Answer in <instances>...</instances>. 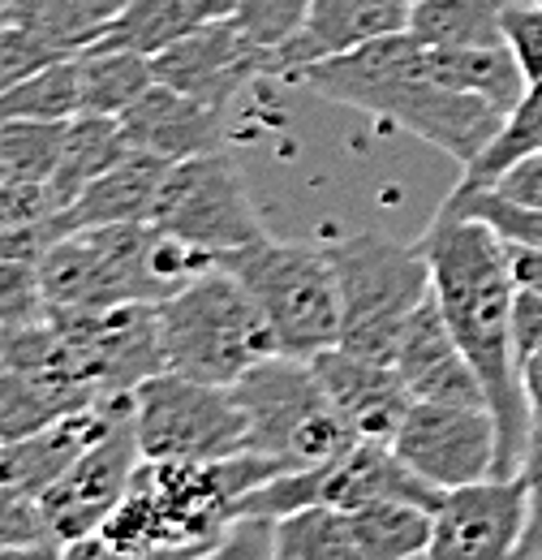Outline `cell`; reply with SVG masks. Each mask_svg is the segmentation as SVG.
<instances>
[{
	"label": "cell",
	"instance_id": "obj_1",
	"mask_svg": "<svg viewBox=\"0 0 542 560\" xmlns=\"http://www.w3.org/2000/svg\"><path fill=\"white\" fill-rule=\"evenodd\" d=\"M417 242L431 259L435 302L457 346L478 371L486 410L495 415L499 431L495 475H521L534 440V419L517 362V324H512L517 284L508 272V246L491 224L474 215H439V211Z\"/></svg>",
	"mask_w": 542,
	"mask_h": 560
},
{
	"label": "cell",
	"instance_id": "obj_2",
	"mask_svg": "<svg viewBox=\"0 0 542 560\" xmlns=\"http://www.w3.org/2000/svg\"><path fill=\"white\" fill-rule=\"evenodd\" d=\"M288 82L332 104L392 121L461 164H474L508 121V113H499L495 104L444 86L426 66V44L413 31H397L353 52L315 61Z\"/></svg>",
	"mask_w": 542,
	"mask_h": 560
},
{
	"label": "cell",
	"instance_id": "obj_3",
	"mask_svg": "<svg viewBox=\"0 0 542 560\" xmlns=\"http://www.w3.org/2000/svg\"><path fill=\"white\" fill-rule=\"evenodd\" d=\"M284 475L263 453H233L220 462H138L126 500L104 522V539L126 552L186 560L207 552L233 522L241 495Z\"/></svg>",
	"mask_w": 542,
	"mask_h": 560
},
{
	"label": "cell",
	"instance_id": "obj_4",
	"mask_svg": "<svg viewBox=\"0 0 542 560\" xmlns=\"http://www.w3.org/2000/svg\"><path fill=\"white\" fill-rule=\"evenodd\" d=\"M215 259L155 224H104L52 237L39 250L48 311H113L130 302H168Z\"/></svg>",
	"mask_w": 542,
	"mask_h": 560
},
{
	"label": "cell",
	"instance_id": "obj_5",
	"mask_svg": "<svg viewBox=\"0 0 542 560\" xmlns=\"http://www.w3.org/2000/svg\"><path fill=\"white\" fill-rule=\"evenodd\" d=\"M160 332L168 371L228 388L255 362L280 353L255 298L220 264H211L181 293L160 302Z\"/></svg>",
	"mask_w": 542,
	"mask_h": 560
},
{
	"label": "cell",
	"instance_id": "obj_6",
	"mask_svg": "<svg viewBox=\"0 0 542 560\" xmlns=\"http://www.w3.org/2000/svg\"><path fill=\"white\" fill-rule=\"evenodd\" d=\"M340 284V346L392 362L409 315L431 298V259L422 242L401 246L384 233H349L328 246Z\"/></svg>",
	"mask_w": 542,
	"mask_h": 560
},
{
	"label": "cell",
	"instance_id": "obj_7",
	"mask_svg": "<svg viewBox=\"0 0 542 560\" xmlns=\"http://www.w3.org/2000/svg\"><path fill=\"white\" fill-rule=\"evenodd\" d=\"M241 280L271 328L275 350L288 358H315L340 346V284L328 246L263 237L246 250L215 259Z\"/></svg>",
	"mask_w": 542,
	"mask_h": 560
},
{
	"label": "cell",
	"instance_id": "obj_8",
	"mask_svg": "<svg viewBox=\"0 0 542 560\" xmlns=\"http://www.w3.org/2000/svg\"><path fill=\"white\" fill-rule=\"evenodd\" d=\"M233 393L246 410L250 453L275 457L284 470L323 466L362 440L328 401L310 358L271 353L233 384Z\"/></svg>",
	"mask_w": 542,
	"mask_h": 560
},
{
	"label": "cell",
	"instance_id": "obj_9",
	"mask_svg": "<svg viewBox=\"0 0 542 560\" xmlns=\"http://www.w3.org/2000/svg\"><path fill=\"white\" fill-rule=\"evenodd\" d=\"M138 448L146 462H220L250 448V427L228 384L160 371L130 401Z\"/></svg>",
	"mask_w": 542,
	"mask_h": 560
},
{
	"label": "cell",
	"instance_id": "obj_10",
	"mask_svg": "<svg viewBox=\"0 0 542 560\" xmlns=\"http://www.w3.org/2000/svg\"><path fill=\"white\" fill-rule=\"evenodd\" d=\"M151 224L211 259L246 250L268 237V224L255 211L246 177L224 147L168 164Z\"/></svg>",
	"mask_w": 542,
	"mask_h": 560
},
{
	"label": "cell",
	"instance_id": "obj_11",
	"mask_svg": "<svg viewBox=\"0 0 542 560\" xmlns=\"http://www.w3.org/2000/svg\"><path fill=\"white\" fill-rule=\"evenodd\" d=\"M73 346V358L82 366V380L95 388L99 401L134 397L138 384L168 371L164 358V332H160V306L130 302L113 311H48Z\"/></svg>",
	"mask_w": 542,
	"mask_h": 560
},
{
	"label": "cell",
	"instance_id": "obj_12",
	"mask_svg": "<svg viewBox=\"0 0 542 560\" xmlns=\"http://www.w3.org/2000/svg\"><path fill=\"white\" fill-rule=\"evenodd\" d=\"M392 448L426 483L452 491L495 475L499 431L486 406H448V401L413 397V406L392 435Z\"/></svg>",
	"mask_w": 542,
	"mask_h": 560
},
{
	"label": "cell",
	"instance_id": "obj_13",
	"mask_svg": "<svg viewBox=\"0 0 542 560\" xmlns=\"http://www.w3.org/2000/svg\"><path fill=\"white\" fill-rule=\"evenodd\" d=\"M130 401H134V397H130ZM130 401L121 406V415L113 419V427L69 466L52 488L39 495L44 522H48V530H52L57 544L99 535L104 522L113 517V509L126 500V491L134 483L142 448H138Z\"/></svg>",
	"mask_w": 542,
	"mask_h": 560
},
{
	"label": "cell",
	"instance_id": "obj_14",
	"mask_svg": "<svg viewBox=\"0 0 542 560\" xmlns=\"http://www.w3.org/2000/svg\"><path fill=\"white\" fill-rule=\"evenodd\" d=\"M530 526L526 475H486L444 491L435 504V535L426 560H521Z\"/></svg>",
	"mask_w": 542,
	"mask_h": 560
},
{
	"label": "cell",
	"instance_id": "obj_15",
	"mask_svg": "<svg viewBox=\"0 0 542 560\" xmlns=\"http://www.w3.org/2000/svg\"><path fill=\"white\" fill-rule=\"evenodd\" d=\"M155 82L177 86L211 108H228L255 78H271V48L255 44L237 18L203 22L151 57Z\"/></svg>",
	"mask_w": 542,
	"mask_h": 560
},
{
	"label": "cell",
	"instance_id": "obj_16",
	"mask_svg": "<svg viewBox=\"0 0 542 560\" xmlns=\"http://www.w3.org/2000/svg\"><path fill=\"white\" fill-rule=\"evenodd\" d=\"M409 13H413V0H310L302 26L271 52V78L288 82L293 73L315 61L409 31Z\"/></svg>",
	"mask_w": 542,
	"mask_h": 560
},
{
	"label": "cell",
	"instance_id": "obj_17",
	"mask_svg": "<svg viewBox=\"0 0 542 560\" xmlns=\"http://www.w3.org/2000/svg\"><path fill=\"white\" fill-rule=\"evenodd\" d=\"M310 366H315L328 401L340 410V419L362 440L392 444L405 410L413 406V393H409L405 375L397 371V362H379V358L332 346V350L315 353Z\"/></svg>",
	"mask_w": 542,
	"mask_h": 560
},
{
	"label": "cell",
	"instance_id": "obj_18",
	"mask_svg": "<svg viewBox=\"0 0 542 560\" xmlns=\"http://www.w3.org/2000/svg\"><path fill=\"white\" fill-rule=\"evenodd\" d=\"M397 371L405 375L409 393L417 401H448V406H486V393L478 384V371L470 366L466 350L457 346L435 289L431 298L409 315L401 346H397Z\"/></svg>",
	"mask_w": 542,
	"mask_h": 560
},
{
	"label": "cell",
	"instance_id": "obj_19",
	"mask_svg": "<svg viewBox=\"0 0 542 560\" xmlns=\"http://www.w3.org/2000/svg\"><path fill=\"white\" fill-rule=\"evenodd\" d=\"M130 151L155 155L164 164L207 155L224 142V108H211L203 100L177 91V86H146L134 104L117 117Z\"/></svg>",
	"mask_w": 542,
	"mask_h": 560
},
{
	"label": "cell",
	"instance_id": "obj_20",
	"mask_svg": "<svg viewBox=\"0 0 542 560\" xmlns=\"http://www.w3.org/2000/svg\"><path fill=\"white\" fill-rule=\"evenodd\" d=\"M126 401H130V397H113V401L73 410V415L57 419L52 427H44V431H35V435H26V440L0 444V488L39 500V495L52 488L69 466L113 427V419L121 415Z\"/></svg>",
	"mask_w": 542,
	"mask_h": 560
},
{
	"label": "cell",
	"instance_id": "obj_21",
	"mask_svg": "<svg viewBox=\"0 0 542 560\" xmlns=\"http://www.w3.org/2000/svg\"><path fill=\"white\" fill-rule=\"evenodd\" d=\"M168 164L155 155L130 151L121 164H113L104 177H95L61 215H52V224L44 229V246L52 237L82 233V229H104V224H151V211L160 199V182H164Z\"/></svg>",
	"mask_w": 542,
	"mask_h": 560
},
{
	"label": "cell",
	"instance_id": "obj_22",
	"mask_svg": "<svg viewBox=\"0 0 542 560\" xmlns=\"http://www.w3.org/2000/svg\"><path fill=\"white\" fill-rule=\"evenodd\" d=\"M130 155V142L121 135V121L117 117H104V113H78L66 121V139H61V155H57V168H52V203L57 215L95 182L104 177L113 164H121Z\"/></svg>",
	"mask_w": 542,
	"mask_h": 560
},
{
	"label": "cell",
	"instance_id": "obj_23",
	"mask_svg": "<svg viewBox=\"0 0 542 560\" xmlns=\"http://www.w3.org/2000/svg\"><path fill=\"white\" fill-rule=\"evenodd\" d=\"M362 560H417L435 535V509L417 500H370L349 513Z\"/></svg>",
	"mask_w": 542,
	"mask_h": 560
},
{
	"label": "cell",
	"instance_id": "obj_24",
	"mask_svg": "<svg viewBox=\"0 0 542 560\" xmlns=\"http://www.w3.org/2000/svg\"><path fill=\"white\" fill-rule=\"evenodd\" d=\"M409 31L435 48L504 44V0H413Z\"/></svg>",
	"mask_w": 542,
	"mask_h": 560
},
{
	"label": "cell",
	"instance_id": "obj_25",
	"mask_svg": "<svg viewBox=\"0 0 542 560\" xmlns=\"http://www.w3.org/2000/svg\"><path fill=\"white\" fill-rule=\"evenodd\" d=\"M271 522V560H362L344 509L310 504Z\"/></svg>",
	"mask_w": 542,
	"mask_h": 560
},
{
	"label": "cell",
	"instance_id": "obj_26",
	"mask_svg": "<svg viewBox=\"0 0 542 560\" xmlns=\"http://www.w3.org/2000/svg\"><path fill=\"white\" fill-rule=\"evenodd\" d=\"M78 78H82V113H104V117H121L146 86H155L151 57L117 48H82Z\"/></svg>",
	"mask_w": 542,
	"mask_h": 560
},
{
	"label": "cell",
	"instance_id": "obj_27",
	"mask_svg": "<svg viewBox=\"0 0 542 560\" xmlns=\"http://www.w3.org/2000/svg\"><path fill=\"white\" fill-rule=\"evenodd\" d=\"M130 0H13V26H26L66 52L91 48Z\"/></svg>",
	"mask_w": 542,
	"mask_h": 560
},
{
	"label": "cell",
	"instance_id": "obj_28",
	"mask_svg": "<svg viewBox=\"0 0 542 560\" xmlns=\"http://www.w3.org/2000/svg\"><path fill=\"white\" fill-rule=\"evenodd\" d=\"M190 31H195V22L181 9V0H130L91 48H117V52H138V57H160L164 48H173Z\"/></svg>",
	"mask_w": 542,
	"mask_h": 560
},
{
	"label": "cell",
	"instance_id": "obj_29",
	"mask_svg": "<svg viewBox=\"0 0 542 560\" xmlns=\"http://www.w3.org/2000/svg\"><path fill=\"white\" fill-rule=\"evenodd\" d=\"M82 113L78 57L0 91V121H69Z\"/></svg>",
	"mask_w": 542,
	"mask_h": 560
},
{
	"label": "cell",
	"instance_id": "obj_30",
	"mask_svg": "<svg viewBox=\"0 0 542 560\" xmlns=\"http://www.w3.org/2000/svg\"><path fill=\"white\" fill-rule=\"evenodd\" d=\"M73 410H86V406H78L73 397L48 388L35 375H22V371L0 366V444L26 440V435L52 427V422L73 415Z\"/></svg>",
	"mask_w": 542,
	"mask_h": 560
},
{
	"label": "cell",
	"instance_id": "obj_31",
	"mask_svg": "<svg viewBox=\"0 0 542 560\" xmlns=\"http://www.w3.org/2000/svg\"><path fill=\"white\" fill-rule=\"evenodd\" d=\"M439 215H474V220H482V224H491L504 242L542 246V208L517 203V199H508V195H504V190H495V186L461 182V186L444 199Z\"/></svg>",
	"mask_w": 542,
	"mask_h": 560
},
{
	"label": "cell",
	"instance_id": "obj_32",
	"mask_svg": "<svg viewBox=\"0 0 542 560\" xmlns=\"http://www.w3.org/2000/svg\"><path fill=\"white\" fill-rule=\"evenodd\" d=\"M542 151V82L526 91V100L508 113L504 130L491 139V147L478 155L474 164H466V177L461 182H474V186H491L495 177H504L517 160L526 155H539Z\"/></svg>",
	"mask_w": 542,
	"mask_h": 560
},
{
	"label": "cell",
	"instance_id": "obj_33",
	"mask_svg": "<svg viewBox=\"0 0 542 560\" xmlns=\"http://www.w3.org/2000/svg\"><path fill=\"white\" fill-rule=\"evenodd\" d=\"M66 121H0V173L9 182H52Z\"/></svg>",
	"mask_w": 542,
	"mask_h": 560
},
{
	"label": "cell",
	"instance_id": "obj_34",
	"mask_svg": "<svg viewBox=\"0 0 542 560\" xmlns=\"http://www.w3.org/2000/svg\"><path fill=\"white\" fill-rule=\"evenodd\" d=\"M69 57H78V52H66L61 44H52V39L26 31V26H9L0 35V91L44 73L48 66H61Z\"/></svg>",
	"mask_w": 542,
	"mask_h": 560
},
{
	"label": "cell",
	"instance_id": "obj_35",
	"mask_svg": "<svg viewBox=\"0 0 542 560\" xmlns=\"http://www.w3.org/2000/svg\"><path fill=\"white\" fill-rule=\"evenodd\" d=\"M504 44L530 86L542 82V4L539 0H504Z\"/></svg>",
	"mask_w": 542,
	"mask_h": 560
},
{
	"label": "cell",
	"instance_id": "obj_36",
	"mask_svg": "<svg viewBox=\"0 0 542 560\" xmlns=\"http://www.w3.org/2000/svg\"><path fill=\"white\" fill-rule=\"evenodd\" d=\"M306 4H310V0H241L237 22H241V31H246L255 44H263V48L275 52V48L302 26Z\"/></svg>",
	"mask_w": 542,
	"mask_h": 560
},
{
	"label": "cell",
	"instance_id": "obj_37",
	"mask_svg": "<svg viewBox=\"0 0 542 560\" xmlns=\"http://www.w3.org/2000/svg\"><path fill=\"white\" fill-rule=\"evenodd\" d=\"M271 517H237L207 552L186 560H271Z\"/></svg>",
	"mask_w": 542,
	"mask_h": 560
},
{
	"label": "cell",
	"instance_id": "obj_38",
	"mask_svg": "<svg viewBox=\"0 0 542 560\" xmlns=\"http://www.w3.org/2000/svg\"><path fill=\"white\" fill-rule=\"evenodd\" d=\"M521 475H526V488H530V526H526V539H521V560H542V427L530 440Z\"/></svg>",
	"mask_w": 542,
	"mask_h": 560
},
{
	"label": "cell",
	"instance_id": "obj_39",
	"mask_svg": "<svg viewBox=\"0 0 542 560\" xmlns=\"http://www.w3.org/2000/svg\"><path fill=\"white\" fill-rule=\"evenodd\" d=\"M495 190H504L508 199H517V203H530V208H542V151L539 155H526V160H517L504 177H495L491 182Z\"/></svg>",
	"mask_w": 542,
	"mask_h": 560
},
{
	"label": "cell",
	"instance_id": "obj_40",
	"mask_svg": "<svg viewBox=\"0 0 542 560\" xmlns=\"http://www.w3.org/2000/svg\"><path fill=\"white\" fill-rule=\"evenodd\" d=\"M57 560H168V557H155V552H126V548L108 544L104 535H86V539L61 544Z\"/></svg>",
	"mask_w": 542,
	"mask_h": 560
},
{
	"label": "cell",
	"instance_id": "obj_41",
	"mask_svg": "<svg viewBox=\"0 0 542 560\" xmlns=\"http://www.w3.org/2000/svg\"><path fill=\"white\" fill-rule=\"evenodd\" d=\"M504 246L517 293H542V246H521V242H504Z\"/></svg>",
	"mask_w": 542,
	"mask_h": 560
},
{
	"label": "cell",
	"instance_id": "obj_42",
	"mask_svg": "<svg viewBox=\"0 0 542 560\" xmlns=\"http://www.w3.org/2000/svg\"><path fill=\"white\" fill-rule=\"evenodd\" d=\"M512 324H517V362H521V353L542 341V293H517Z\"/></svg>",
	"mask_w": 542,
	"mask_h": 560
},
{
	"label": "cell",
	"instance_id": "obj_43",
	"mask_svg": "<svg viewBox=\"0 0 542 560\" xmlns=\"http://www.w3.org/2000/svg\"><path fill=\"white\" fill-rule=\"evenodd\" d=\"M521 384H526L530 419H534V431H539L542 427V341L521 353Z\"/></svg>",
	"mask_w": 542,
	"mask_h": 560
},
{
	"label": "cell",
	"instance_id": "obj_44",
	"mask_svg": "<svg viewBox=\"0 0 542 560\" xmlns=\"http://www.w3.org/2000/svg\"><path fill=\"white\" fill-rule=\"evenodd\" d=\"M44 250V233L39 229H4L0 224V264L9 259H35Z\"/></svg>",
	"mask_w": 542,
	"mask_h": 560
},
{
	"label": "cell",
	"instance_id": "obj_45",
	"mask_svg": "<svg viewBox=\"0 0 542 560\" xmlns=\"http://www.w3.org/2000/svg\"><path fill=\"white\" fill-rule=\"evenodd\" d=\"M13 26V0H0V35Z\"/></svg>",
	"mask_w": 542,
	"mask_h": 560
},
{
	"label": "cell",
	"instance_id": "obj_46",
	"mask_svg": "<svg viewBox=\"0 0 542 560\" xmlns=\"http://www.w3.org/2000/svg\"><path fill=\"white\" fill-rule=\"evenodd\" d=\"M0 337H4V332H0Z\"/></svg>",
	"mask_w": 542,
	"mask_h": 560
},
{
	"label": "cell",
	"instance_id": "obj_47",
	"mask_svg": "<svg viewBox=\"0 0 542 560\" xmlns=\"http://www.w3.org/2000/svg\"><path fill=\"white\" fill-rule=\"evenodd\" d=\"M539 4H542V0H539Z\"/></svg>",
	"mask_w": 542,
	"mask_h": 560
}]
</instances>
